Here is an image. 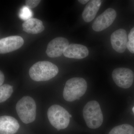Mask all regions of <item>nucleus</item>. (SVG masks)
<instances>
[{"label": "nucleus", "instance_id": "obj_2", "mask_svg": "<svg viewBox=\"0 0 134 134\" xmlns=\"http://www.w3.org/2000/svg\"><path fill=\"white\" fill-rule=\"evenodd\" d=\"M87 88L85 79L81 77H74L69 79L66 82L63 96L65 100L72 102L83 96Z\"/></svg>", "mask_w": 134, "mask_h": 134}, {"label": "nucleus", "instance_id": "obj_7", "mask_svg": "<svg viewBox=\"0 0 134 134\" xmlns=\"http://www.w3.org/2000/svg\"><path fill=\"white\" fill-rule=\"evenodd\" d=\"M116 16L117 13L115 10L111 8L107 9L96 18L92 24V29L97 32L105 30L112 24Z\"/></svg>", "mask_w": 134, "mask_h": 134}, {"label": "nucleus", "instance_id": "obj_12", "mask_svg": "<svg viewBox=\"0 0 134 134\" xmlns=\"http://www.w3.org/2000/svg\"><path fill=\"white\" fill-rule=\"evenodd\" d=\"M19 125L15 118L3 115L0 117V134H15L19 129Z\"/></svg>", "mask_w": 134, "mask_h": 134}, {"label": "nucleus", "instance_id": "obj_16", "mask_svg": "<svg viewBox=\"0 0 134 134\" xmlns=\"http://www.w3.org/2000/svg\"><path fill=\"white\" fill-rule=\"evenodd\" d=\"M13 86L4 84L0 87V102L3 103L7 100L13 93Z\"/></svg>", "mask_w": 134, "mask_h": 134}, {"label": "nucleus", "instance_id": "obj_3", "mask_svg": "<svg viewBox=\"0 0 134 134\" xmlns=\"http://www.w3.org/2000/svg\"><path fill=\"white\" fill-rule=\"evenodd\" d=\"M83 114L86 125L90 128L96 129L103 124V113L99 104L96 100H91L85 105Z\"/></svg>", "mask_w": 134, "mask_h": 134}, {"label": "nucleus", "instance_id": "obj_13", "mask_svg": "<svg viewBox=\"0 0 134 134\" xmlns=\"http://www.w3.org/2000/svg\"><path fill=\"white\" fill-rule=\"evenodd\" d=\"M101 4V1L100 0H92L89 2L82 14L85 21L90 23L94 19Z\"/></svg>", "mask_w": 134, "mask_h": 134}, {"label": "nucleus", "instance_id": "obj_4", "mask_svg": "<svg viewBox=\"0 0 134 134\" xmlns=\"http://www.w3.org/2000/svg\"><path fill=\"white\" fill-rule=\"evenodd\" d=\"M36 108L35 100L29 96H25L21 98L16 106L18 115L25 124L33 122L36 119Z\"/></svg>", "mask_w": 134, "mask_h": 134}, {"label": "nucleus", "instance_id": "obj_6", "mask_svg": "<svg viewBox=\"0 0 134 134\" xmlns=\"http://www.w3.org/2000/svg\"><path fill=\"white\" fill-rule=\"evenodd\" d=\"M112 77L115 83L122 88H128L133 82V72L131 69L126 68L115 69L113 71Z\"/></svg>", "mask_w": 134, "mask_h": 134}, {"label": "nucleus", "instance_id": "obj_1", "mask_svg": "<svg viewBox=\"0 0 134 134\" xmlns=\"http://www.w3.org/2000/svg\"><path fill=\"white\" fill-rule=\"evenodd\" d=\"M59 72L56 65L48 61H40L32 65L29 71L31 79L35 81H48L56 76Z\"/></svg>", "mask_w": 134, "mask_h": 134}, {"label": "nucleus", "instance_id": "obj_10", "mask_svg": "<svg viewBox=\"0 0 134 134\" xmlns=\"http://www.w3.org/2000/svg\"><path fill=\"white\" fill-rule=\"evenodd\" d=\"M127 42V32L124 29H118L111 35L112 46L117 52L122 53L125 52L126 49Z\"/></svg>", "mask_w": 134, "mask_h": 134}, {"label": "nucleus", "instance_id": "obj_20", "mask_svg": "<svg viewBox=\"0 0 134 134\" xmlns=\"http://www.w3.org/2000/svg\"><path fill=\"white\" fill-rule=\"evenodd\" d=\"M129 41H134V27L131 29L128 36Z\"/></svg>", "mask_w": 134, "mask_h": 134}, {"label": "nucleus", "instance_id": "obj_22", "mask_svg": "<svg viewBox=\"0 0 134 134\" xmlns=\"http://www.w3.org/2000/svg\"><path fill=\"white\" fill-rule=\"evenodd\" d=\"M78 1L82 4H85L90 1L89 0H79Z\"/></svg>", "mask_w": 134, "mask_h": 134}, {"label": "nucleus", "instance_id": "obj_17", "mask_svg": "<svg viewBox=\"0 0 134 134\" xmlns=\"http://www.w3.org/2000/svg\"><path fill=\"white\" fill-rule=\"evenodd\" d=\"M32 15V14L29 8L25 7L22 8L19 14L20 18L25 21L31 18Z\"/></svg>", "mask_w": 134, "mask_h": 134}, {"label": "nucleus", "instance_id": "obj_5", "mask_svg": "<svg viewBox=\"0 0 134 134\" xmlns=\"http://www.w3.org/2000/svg\"><path fill=\"white\" fill-rule=\"evenodd\" d=\"M47 114L50 124L58 130L67 128L72 117L66 109L58 105L51 106Z\"/></svg>", "mask_w": 134, "mask_h": 134}, {"label": "nucleus", "instance_id": "obj_14", "mask_svg": "<svg viewBox=\"0 0 134 134\" xmlns=\"http://www.w3.org/2000/svg\"><path fill=\"white\" fill-rule=\"evenodd\" d=\"M22 27L25 32L32 34L41 33L45 29L43 22L35 18H31L25 21L22 24Z\"/></svg>", "mask_w": 134, "mask_h": 134}, {"label": "nucleus", "instance_id": "obj_18", "mask_svg": "<svg viewBox=\"0 0 134 134\" xmlns=\"http://www.w3.org/2000/svg\"><path fill=\"white\" fill-rule=\"evenodd\" d=\"M41 2L40 0H27L25 1L26 7L29 9L36 8Z\"/></svg>", "mask_w": 134, "mask_h": 134}, {"label": "nucleus", "instance_id": "obj_11", "mask_svg": "<svg viewBox=\"0 0 134 134\" xmlns=\"http://www.w3.org/2000/svg\"><path fill=\"white\" fill-rule=\"evenodd\" d=\"M63 54L66 58L81 59L88 56L89 51L85 46L80 44H71L65 49Z\"/></svg>", "mask_w": 134, "mask_h": 134}, {"label": "nucleus", "instance_id": "obj_15", "mask_svg": "<svg viewBox=\"0 0 134 134\" xmlns=\"http://www.w3.org/2000/svg\"><path fill=\"white\" fill-rule=\"evenodd\" d=\"M108 134H134V128L129 124H123L114 127Z\"/></svg>", "mask_w": 134, "mask_h": 134}, {"label": "nucleus", "instance_id": "obj_21", "mask_svg": "<svg viewBox=\"0 0 134 134\" xmlns=\"http://www.w3.org/2000/svg\"><path fill=\"white\" fill-rule=\"evenodd\" d=\"M5 80V77L3 72L1 71H0V85L2 86L3 83Z\"/></svg>", "mask_w": 134, "mask_h": 134}, {"label": "nucleus", "instance_id": "obj_23", "mask_svg": "<svg viewBox=\"0 0 134 134\" xmlns=\"http://www.w3.org/2000/svg\"><path fill=\"white\" fill-rule=\"evenodd\" d=\"M132 111H133V112L134 114V107H133V108H132Z\"/></svg>", "mask_w": 134, "mask_h": 134}, {"label": "nucleus", "instance_id": "obj_9", "mask_svg": "<svg viewBox=\"0 0 134 134\" xmlns=\"http://www.w3.org/2000/svg\"><path fill=\"white\" fill-rule=\"evenodd\" d=\"M24 40L19 36H10L0 40V53H7L21 48Z\"/></svg>", "mask_w": 134, "mask_h": 134}, {"label": "nucleus", "instance_id": "obj_19", "mask_svg": "<svg viewBox=\"0 0 134 134\" xmlns=\"http://www.w3.org/2000/svg\"><path fill=\"white\" fill-rule=\"evenodd\" d=\"M127 47L130 52L134 54V41H129L127 43Z\"/></svg>", "mask_w": 134, "mask_h": 134}, {"label": "nucleus", "instance_id": "obj_8", "mask_svg": "<svg viewBox=\"0 0 134 134\" xmlns=\"http://www.w3.org/2000/svg\"><path fill=\"white\" fill-rule=\"evenodd\" d=\"M69 45V42L66 38L62 37L55 38L48 43L46 53L50 58L60 57Z\"/></svg>", "mask_w": 134, "mask_h": 134}]
</instances>
